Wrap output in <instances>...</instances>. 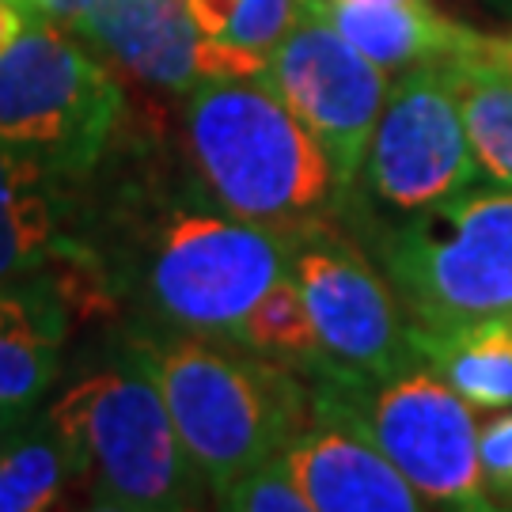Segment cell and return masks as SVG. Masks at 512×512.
Returning a JSON list of instances; mask_svg holds the SVG:
<instances>
[{"label": "cell", "instance_id": "cell-13", "mask_svg": "<svg viewBox=\"0 0 512 512\" xmlns=\"http://www.w3.org/2000/svg\"><path fill=\"white\" fill-rule=\"evenodd\" d=\"M319 16L384 73H406L429 61L478 54L486 35L444 19L425 0H308Z\"/></svg>", "mask_w": 512, "mask_h": 512}, {"label": "cell", "instance_id": "cell-9", "mask_svg": "<svg viewBox=\"0 0 512 512\" xmlns=\"http://www.w3.org/2000/svg\"><path fill=\"white\" fill-rule=\"evenodd\" d=\"M289 274L308 304L334 380L376 384L418 361L387 281L342 239L319 228L289 239Z\"/></svg>", "mask_w": 512, "mask_h": 512}, {"label": "cell", "instance_id": "cell-6", "mask_svg": "<svg viewBox=\"0 0 512 512\" xmlns=\"http://www.w3.org/2000/svg\"><path fill=\"white\" fill-rule=\"evenodd\" d=\"M349 418L384 452L406 482L437 509H490V490L478 467L475 406L425 365H406L387 380L346 384L319 399Z\"/></svg>", "mask_w": 512, "mask_h": 512}, {"label": "cell", "instance_id": "cell-12", "mask_svg": "<svg viewBox=\"0 0 512 512\" xmlns=\"http://www.w3.org/2000/svg\"><path fill=\"white\" fill-rule=\"evenodd\" d=\"M73 31L167 92H190L202 80L198 27L186 0H92Z\"/></svg>", "mask_w": 512, "mask_h": 512}, {"label": "cell", "instance_id": "cell-17", "mask_svg": "<svg viewBox=\"0 0 512 512\" xmlns=\"http://www.w3.org/2000/svg\"><path fill=\"white\" fill-rule=\"evenodd\" d=\"M198 27L202 80L262 76L300 16V0H186Z\"/></svg>", "mask_w": 512, "mask_h": 512}, {"label": "cell", "instance_id": "cell-22", "mask_svg": "<svg viewBox=\"0 0 512 512\" xmlns=\"http://www.w3.org/2000/svg\"><path fill=\"white\" fill-rule=\"evenodd\" d=\"M478 467L490 494L512 497V414H497L478 429Z\"/></svg>", "mask_w": 512, "mask_h": 512}, {"label": "cell", "instance_id": "cell-21", "mask_svg": "<svg viewBox=\"0 0 512 512\" xmlns=\"http://www.w3.org/2000/svg\"><path fill=\"white\" fill-rule=\"evenodd\" d=\"M217 505L228 512H308V497L296 486L285 452H277L220 490Z\"/></svg>", "mask_w": 512, "mask_h": 512}, {"label": "cell", "instance_id": "cell-1", "mask_svg": "<svg viewBox=\"0 0 512 512\" xmlns=\"http://www.w3.org/2000/svg\"><path fill=\"white\" fill-rule=\"evenodd\" d=\"M186 141L220 209L285 239L311 232L349 194L266 73L198 80L186 103Z\"/></svg>", "mask_w": 512, "mask_h": 512}, {"label": "cell", "instance_id": "cell-26", "mask_svg": "<svg viewBox=\"0 0 512 512\" xmlns=\"http://www.w3.org/2000/svg\"><path fill=\"white\" fill-rule=\"evenodd\" d=\"M486 57H494L497 65L512 76V38H490L486 42Z\"/></svg>", "mask_w": 512, "mask_h": 512}, {"label": "cell", "instance_id": "cell-19", "mask_svg": "<svg viewBox=\"0 0 512 512\" xmlns=\"http://www.w3.org/2000/svg\"><path fill=\"white\" fill-rule=\"evenodd\" d=\"M69 486H73V463L50 414L27 425L0 452V512L54 509Z\"/></svg>", "mask_w": 512, "mask_h": 512}, {"label": "cell", "instance_id": "cell-4", "mask_svg": "<svg viewBox=\"0 0 512 512\" xmlns=\"http://www.w3.org/2000/svg\"><path fill=\"white\" fill-rule=\"evenodd\" d=\"M380 262L418 327L512 315V186L414 209Z\"/></svg>", "mask_w": 512, "mask_h": 512}, {"label": "cell", "instance_id": "cell-15", "mask_svg": "<svg viewBox=\"0 0 512 512\" xmlns=\"http://www.w3.org/2000/svg\"><path fill=\"white\" fill-rule=\"evenodd\" d=\"M65 304L46 285H0V403L35 406L57 376Z\"/></svg>", "mask_w": 512, "mask_h": 512}, {"label": "cell", "instance_id": "cell-25", "mask_svg": "<svg viewBox=\"0 0 512 512\" xmlns=\"http://www.w3.org/2000/svg\"><path fill=\"white\" fill-rule=\"evenodd\" d=\"M27 425H31V406L0 403V452H4Z\"/></svg>", "mask_w": 512, "mask_h": 512}, {"label": "cell", "instance_id": "cell-16", "mask_svg": "<svg viewBox=\"0 0 512 512\" xmlns=\"http://www.w3.org/2000/svg\"><path fill=\"white\" fill-rule=\"evenodd\" d=\"M410 346L475 410L512 406V315L456 327H410Z\"/></svg>", "mask_w": 512, "mask_h": 512}, {"label": "cell", "instance_id": "cell-11", "mask_svg": "<svg viewBox=\"0 0 512 512\" xmlns=\"http://www.w3.org/2000/svg\"><path fill=\"white\" fill-rule=\"evenodd\" d=\"M319 425L293 437L285 463L315 512H418L425 497L349 418L319 406Z\"/></svg>", "mask_w": 512, "mask_h": 512}, {"label": "cell", "instance_id": "cell-10", "mask_svg": "<svg viewBox=\"0 0 512 512\" xmlns=\"http://www.w3.org/2000/svg\"><path fill=\"white\" fill-rule=\"evenodd\" d=\"M266 80L323 145L342 186L365 167L372 129L387 99V76L342 31L300 0V16L270 57Z\"/></svg>", "mask_w": 512, "mask_h": 512}, {"label": "cell", "instance_id": "cell-14", "mask_svg": "<svg viewBox=\"0 0 512 512\" xmlns=\"http://www.w3.org/2000/svg\"><path fill=\"white\" fill-rule=\"evenodd\" d=\"M61 179L35 152L0 141V285L27 281L65 251Z\"/></svg>", "mask_w": 512, "mask_h": 512}, {"label": "cell", "instance_id": "cell-5", "mask_svg": "<svg viewBox=\"0 0 512 512\" xmlns=\"http://www.w3.org/2000/svg\"><path fill=\"white\" fill-rule=\"evenodd\" d=\"M289 274V239L228 209H179L152 239L145 289L167 327L236 338Z\"/></svg>", "mask_w": 512, "mask_h": 512}, {"label": "cell", "instance_id": "cell-23", "mask_svg": "<svg viewBox=\"0 0 512 512\" xmlns=\"http://www.w3.org/2000/svg\"><path fill=\"white\" fill-rule=\"evenodd\" d=\"M38 23V16L31 12V4L27 0H0V54L8 50V46H16V38Z\"/></svg>", "mask_w": 512, "mask_h": 512}, {"label": "cell", "instance_id": "cell-2", "mask_svg": "<svg viewBox=\"0 0 512 512\" xmlns=\"http://www.w3.org/2000/svg\"><path fill=\"white\" fill-rule=\"evenodd\" d=\"M133 365L156 384L175 433L217 497L239 475L285 452L300 421V391L277 368L209 342V334H148Z\"/></svg>", "mask_w": 512, "mask_h": 512}, {"label": "cell", "instance_id": "cell-20", "mask_svg": "<svg viewBox=\"0 0 512 512\" xmlns=\"http://www.w3.org/2000/svg\"><path fill=\"white\" fill-rule=\"evenodd\" d=\"M232 342H239L247 353L274 357L285 365H323L315 323H311L308 304L296 289L293 274H285L270 293L258 300Z\"/></svg>", "mask_w": 512, "mask_h": 512}, {"label": "cell", "instance_id": "cell-18", "mask_svg": "<svg viewBox=\"0 0 512 512\" xmlns=\"http://www.w3.org/2000/svg\"><path fill=\"white\" fill-rule=\"evenodd\" d=\"M448 69L478 167L494 183L512 186V76L494 57H486V46L478 54L452 57Z\"/></svg>", "mask_w": 512, "mask_h": 512}, {"label": "cell", "instance_id": "cell-7", "mask_svg": "<svg viewBox=\"0 0 512 512\" xmlns=\"http://www.w3.org/2000/svg\"><path fill=\"white\" fill-rule=\"evenodd\" d=\"M118 118V84L54 23H31L0 54V141L35 152L65 179L99 160Z\"/></svg>", "mask_w": 512, "mask_h": 512}, {"label": "cell", "instance_id": "cell-3", "mask_svg": "<svg viewBox=\"0 0 512 512\" xmlns=\"http://www.w3.org/2000/svg\"><path fill=\"white\" fill-rule=\"evenodd\" d=\"M50 421L92 509L175 512L202 505L209 494L160 391L137 365L92 372L65 387Z\"/></svg>", "mask_w": 512, "mask_h": 512}, {"label": "cell", "instance_id": "cell-24", "mask_svg": "<svg viewBox=\"0 0 512 512\" xmlns=\"http://www.w3.org/2000/svg\"><path fill=\"white\" fill-rule=\"evenodd\" d=\"M92 0H31V12L42 23H54V27H73L76 19L84 16Z\"/></svg>", "mask_w": 512, "mask_h": 512}, {"label": "cell", "instance_id": "cell-8", "mask_svg": "<svg viewBox=\"0 0 512 512\" xmlns=\"http://www.w3.org/2000/svg\"><path fill=\"white\" fill-rule=\"evenodd\" d=\"M368 186L391 209H425L478 179V160L459 110L448 61L406 69L387 88L365 156Z\"/></svg>", "mask_w": 512, "mask_h": 512}]
</instances>
